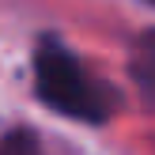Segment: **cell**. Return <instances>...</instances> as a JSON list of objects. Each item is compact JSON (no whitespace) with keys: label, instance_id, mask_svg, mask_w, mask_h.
I'll list each match as a JSON object with an SVG mask.
<instances>
[{"label":"cell","instance_id":"obj_1","mask_svg":"<svg viewBox=\"0 0 155 155\" xmlns=\"http://www.w3.org/2000/svg\"><path fill=\"white\" fill-rule=\"evenodd\" d=\"M34 91L49 110L83 125H102L114 110V98L83 72V64L57 38H42L34 49Z\"/></svg>","mask_w":155,"mask_h":155},{"label":"cell","instance_id":"obj_2","mask_svg":"<svg viewBox=\"0 0 155 155\" xmlns=\"http://www.w3.org/2000/svg\"><path fill=\"white\" fill-rule=\"evenodd\" d=\"M144 53H148V57H155V30L144 38Z\"/></svg>","mask_w":155,"mask_h":155},{"label":"cell","instance_id":"obj_3","mask_svg":"<svg viewBox=\"0 0 155 155\" xmlns=\"http://www.w3.org/2000/svg\"><path fill=\"white\" fill-rule=\"evenodd\" d=\"M148 4H155V0H148Z\"/></svg>","mask_w":155,"mask_h":155}]
</instances>
